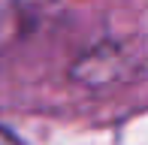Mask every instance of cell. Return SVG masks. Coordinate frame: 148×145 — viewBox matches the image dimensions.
Listing matches in <instances>:
<instances>
[{
    "instance_id": "cell-1",
    "label": "cell",
    "mask_w": 148,
    "mask_h": 145,
    "mask_svg": "<svg viewBox=\"0 0 148 145\" xmlns=\"http://www.w3.org/2000/svg\"><path fill=\"white\" fill-rule=\"evenodd\" d=\"M0 145H21V142H18L15 136L9 133V130H3V127H0Z\"/></svg>"
}]
</instances>
